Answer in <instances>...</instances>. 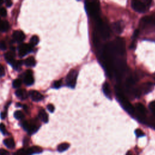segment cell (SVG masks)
<instances>
[{
    "label": "cell",
    "instance_id": "cell-1",
    "mask_svg": "<svg viewBox=\"0 0 155 155\" xmlns=\"http://www.w3.org/2000/svg\"><path fill=\"white\" fill-rule=\"evenodd\" d=\"M116 93L117 97H118L119 101L120 102L121 104L123 107V108L127 111L130 113H133L135 109L132 105L130 104V102L128 101L127 98L125 97L124 94L123 93L122 90L119 88H116Z\"/></svg>",
    "mask_w": 155,
    "mask_h": 155
},
{
    "label": "cell",
    "instance_id": "cell-2",
    "mask_svg": "<svg viewBox=\"0 0 155 155\" xmlns=\"http://www.w3.org/2000/svg\"><path fill=\"white\" fill-rule=\"evenodd\" d=\"M85 9L87 12L95 17L98 18V13L99 12V2L98 1H87L85 2Z\"/></svg>",
    "mask_w": 155,
    "mask_h": 155
},
{
    "label": "cell",
    "instance_id": "cell-3",
    "mask_svg": "<svg viewBox=\"0 0 155 155\" xmlns=\"http://www.w3.org/2000/svg\"><path fill=\"white\" fill-rule=\"evenodd\" d=\"M96 19L98 29L101 37L104 40L108 38L110 36V30L108 26L106 23H104L99 17L96 18Z\"/></svg>",
    "mask_w": 155,
    "mask_h": 155
},
{
    "label": "cell",
    "instance_id": "cell-4",
    "mask_svg": "<svg viewBox=\"0 0 155 155\" xmlns=\"http://www.w3.org/2000/svg\"><path fill=\"white\" fill-rule=\"evenodd\" d=\"M78 73L76 70H72L69 73L66 77V84L67 86L71 88H74L76 84Z\"/></svg>",
    "mask_w": 155,
    "mask_h": 155
},
{
    "label": "cell",
    "instance_id": "cell-5",
    "mask_svg": "<svg viewBox=\"0 0 155 155\" xmlns=\"http://www.w3.org/2000/svg\"><path fill=\"white\" fill-rule=\"evenodd\" d=\"M21 125L23 126V129L25 130H26L30 135L35 133L38 130V127L33 122H29L27 121H23L22 122Z\"/></svg>",
    "mask_w": 155,
    "mask_h": 155
},
{
    "label": "cell",
    "instance_id": "cell-6",
    "mask_svg": "<svg viewBox=\"0 0 155 155\" xmlns=\"http://www.w3.org/2000/svg\"><path fill=\"white\" fill-rule=\"evenodd\" d=\"M32 51V46L27 44H21L18 46V52L21 57H23Z\"/></svg>",
    "mask_w": 155,
    "mask_h": 155
},
{
    "label": "cell",
    "instance_id": "cell-7",
    "mask_svg": "<svg viewBox=\"0 0 155 155\" xmlns=\"http://www.w3.org/2000/svg\"><path fill=\"white\" fill-rule=\"evenodd\" d=\"M131 7L135 11L139 13H144L146 11V6L141 1H133Z\"/></svg>",
    "mask_w": 155,
    "mask_h": 155
},
{
    "label": "cell",
    "instance_id": "cell-8",
    "mask_svg": "<svg viewBox=\"0 0 155 155\" xmlns=\"http://www.w3.org/2000/svg\"><path fill=\"white\" fill-rule=\"evenodd\" d=\"M24 82L27 85H32L33 84L34 78L33 77V73L32 70H27L24 78Z\"/></svg>",
    "mask_w": 155,
    "mask_h": 155
},
{
    "label": "cell",
    "instance_id": "cell-9",
    "mask_svg": "<svg viewBox=\"0 0 155 155\" xmlns=\"http://www.w3.org/2000/svg\"><path fill=\"white\" fill-rule=\"evenodd\" d=\"M12 37L15 41L18 42H21L24 41L25 36L24 33L21 30H16L13 33Z\"/></svg>",
    "mask_w": 155,
    "mask_h": 155
},
{
    "label": "cell",
    "instance_id": "cell-10",
    "mask_svg": "<svg viewBox=\"0 0 155 155\" xmlns=\"http://www.w3.org/2000/svg\"><path fill=\"white\" fill-rule=\"evenodd\" d=\"M29 95L32 99L35 102H38L43 99V96L36 90H31L29 92Z\"/></svg>",
    "mask_w": 155,
    "mask_h": 155
},
{
    "label": "cell",
    "instance_id": "cell-11",
    "mask_svg": "<svg viewBox=\"0 0 155 155\" xmlns=\"http://www.w3.org/2000/svg\"><path fill=\"white\" fill-rule=\"evenodd\" d=\"M42 150L41 147L38 146H34L29 148L26 150L27 155H33L35 154H38L42 152Z\"/></svg>",
    "mask_w": 155,
    "mask_h": 155
},
{
    "label": "cell",
    "instance_id": "cell-12",
    "mask_svg": "<svg viewBox=\"0 0 155 155\" xmlns=\"http://www.w3.org/2000/svg\"><path fill=\"white\" fill-rule=\"evenodd\" d=\"M15 95L18 98L22 100L25 99L28 97V93L27 91L24 89H19L17 90L15 92Z\"/></svg>",
    "mask_w": 155,
    "mask_h": 155
},
{
    "label": "cell",
    "instance_id": "cell-13",
    "mask_svg": "<svg viewBox=\"0 0 155 155\" xmlns=\"http://www.w3.org/2000/svg\"><path fill=\"white\" fill-rule=\"evenodd\" d=\"M113 29L114 30L116 33L118 34H120L122 32V25L121 21H117L112 24Z\"/></svg>",
    "mask_w": 155,
    "mask_h": 155
},
{
    "label": "cell",
    "instance_id": "cell-14",
    "mask_svg": "<svg viewBox=\"0 0 155 155\" xmlns=\"http://www.w3.org/2000/svg\"><path fill=\"white\" fill-rule=\"evenodd\" d=\"M39 118H40V119L44 123L48 122V114H47V113H46V112L44 109L40 110V112H39Z\"/></svg>",
    "mask_w": 155,
    "mask_h": 155
},
{
    "label": "cell",
    "instance_id": "cell-15",
    "mask_svg": "<svg viewBox=\"0 0 155 155\" xmlns=\"http://www.w3.org/2000/svg\"><path fill=\"white\" fill-rule=\"evenodd\" d=\"M15 54L14 51L8 52L5 55V59L9 64H11L15 60Z\"/></svg>",
    "mask_w": 155,
    "mask_h": 155
},
{
    "label": "cell",
    "instance_id": "cell-16",
    "mask_svg": "<svg viewBox=\"0 0 155 155\" xmlns=\"http://www.w3.org/2000/svg\"><path fill=\"white\" fill-rule=\"evenodd\" d=\"M24 64L27 67H34L36 65V61L32 57H30L25 59L24 61Z\"/></svg>",
    "mask_w": 155,
    "mask_h": 155
},
{
    "label": "cell",
    "instance_id": "cell-17",
    "mask_svg": "<svg viewBox=\"0 0 155 155\" xmlns=\"http://www.w3.org/2000/svg\"><path fill=\"white\" fill-rule=\"evenodd\" d=\"M4 144L5 146L8 148H13L15 146L14 140L12 138H7L4 141Z\"/></svg>",
    "mask_w": 155,
    "mask_h": 155
},
{
    "label": "cell",
    "instance_id": "cell-18",
    "mask_svg": "<svg viewBox=\"0 0 155 155\" xmlns=\"http://www.w3.org/2000/svg\"><path fill=\"white\" fill-rule=\"evenodd\" d=\"M102 89H103L104 93L105 94V95H106V96H107L108 98H110L111 90H110V86L108 84V83L106 82L104 84Z\"/></svg>",
    "mask_w": 155,
    "mask_h": 155
},
{
    "label": "cell",
    "instance_id": "cell-19",
    "mask_svg": "<svg viewBox=\"0 0 155 155\" xmlns=\"http://www.w3.org/2000/svg\"><path fill=\"white\" fill-rule=\"evenodd\" d=\"M136 109L138 110V112L140 113H141L142 114H145L147 113V110H146V107L141 103L136 104Z\"/></svg>",
    "mask_w": 155,
    "mask_h": 155
},
{
    "label": "cell",
    "instance_id": "cell-20",
    "mask_svg": "<svg viewBox=\"0 0 155 155\" xmlns=\"http://www.w3.org/2000/svg\"><path fill=\"white\" fill-rule=\"evenodd\" d=\"M69 147H70V145L68 143H62L58 146V151L59 152H63L67 150Z\"/></svg>",
    "mask_w": 155,
    "mask_h": 155
},
{
    "label": "cell",
    "instance_id": "cell-21",
    "mask_svg": "<svg viewBox=\"0 0 155 155\" xmlns=\"http://www.w3.org/2000/svg\"><path fill=\"white\" fill-rule=\"evenodd\" d=\"M23 62L21 60H18V61L14 60L10 64L12 65V66L13 67V69L17 70L18 68H19L21 66L22 64H23Z\"/></svg>",
    "mask_w": 155,
    "mask_h": 155
},
{
    "label": "cell",
    "instance_id": "cell-22",
    "mask_svg": "<svg viewBox=\"0 0 155 155\" xmlns=\"http://www.w3.org/2000/svg\"><path fill=\"white\" fill-rule=\"evenodd\" d=\"M40 40H39V38L38 37V36L36 35H34L31 38L30 41V44L32 46H35L38 44Z\"/></svg>",
    "mask_w": 155,
    "mask_h": 155
},
{
    "label": "cell",
    "instance_id": "cell-23",
    "mask_svg": "<svg viewBox=\"0 0 155 155\" xmlns=\"http://www.w3.org/2000/svg\"><path fill=\"white\" fill-rule=\"evenodd\" d=\"M14 116L18 120H21V119H24V114L21 111L17 110L14 113Z\"/></svg>",
    "mask_w": 155,
    "mask_h": 155
},
{
    "label": "cell",
    "instance_id": "cell-24",
    "mask_svg": "<svg viewBox=\"0 0 155 155\" xmlns=\"http://www.w3.org/2000/svg\"><path fill=\"white\" fill-rule=\"evenodd\" d=\"M21 84H22L21 80L19 79H15V80L13 81L12 85H13V87L18 88L21 85Z\"/></svg>",
    "mask_w": 155,
    "mask_h": 155
},
{
    "label": "cell",
    "instance_id": "cell-25",
    "mask_svg": "<svg viewBox=\"0 0 155 155\" xmlns=\"http://www.w3.org/2000/svg\"><path fill=\"white\" fill-rule=\"evenodd\" d=\"M0 131L2 133L3 135H7V130H6V127H5V125L2 123L0 124Z\"/></svg>",
    "mask_w": 155,
    "mask_h": 155
},
{
    "label": "cell",
    "instance_id": "cell-26",
    "mask_svg": "<svg viewBox=\"0 0 155 155\" xmlns=\"http://www.w3.org/2000/svg\"><path fill=\"white\" fill-rule=\"evenodd\" d=\"M61 85L62 80L60 79V80L56 81L55 82L54 84H53V87H54V88H55V89H59V88L61 86Z\"/></svg>",
    "mask_w": 155,
    "mask_h": 155
},
{
    "label": "cell",
    "instance_id": "cell-27",
    "mask_svg": "<svg viewBox=\"0 0 155 155\" xmlns=\"http://www.w3.org/2000/svg\"><path fill=\"white\" fill-rule=\"evenodd\" d=\"M135 134H136V135L137 136V137L138 138L142 137V136H144L145 135L143 131L141 130H140V129H136V130H135Z\"/></svg>",
    "mask_w": 155,
    "mask_h": 155
},
{
    "label": "cell",
    "instance_id": "cell-28",
    "mask_svg": "<svg viewBox=\"0 0 155 155\" xmlns=\"http://www.w3.org/2000/svg\"><path fill=\"white\" fill-rule=\"evenodd\" d=\"M13 155H27L26 150L24 149H20L17 151Z\"/></svg>",
    "mask_w": 155,
    "mask_h": 155
},
{
    "label": "cell",
    "instance_id": "cell-29",
    "mask_svg": "<svg viewBox=\"0 0 155 155\" xmlns=\"http://www.w3.org/2000/svg\"><path fill=\"white\" fill-rule=\"evenodd\" d=\"M0 15L2 17H5L7 16V10L4 7H1L0 8Z\"/></svg>",
    "mask_w": 155,
    "mask_h": 155
},
{
    "label": "cell",
    "instance_id": "cell-30",
    "mask_svg": "<svg viewBox=\"0 0 155 155\" xmlns=\"http://www.w3.org/2000/svg\"><path fill=\"white\" fill-rule=\"evenodd\" d=\"M149 108L152 112V113L155 115V101L152 102L149 104Z\"/></svg>",
    "mask_w": 155,
    "mask_h": 155
},
{
    "label": "cell",
    "instance_id": "cell-31",
    "mask_svg": "<svg viewBox=\"0 0 155 155\" xmlns=\"http://www.w3.org/2000/svg\"><path fill=\"white\" fill-rule=\"evenodd\" d=\"M152 18L151 16H145L142 19V21L146 23H149L152 21Z\"/></svg>",
    "mask_w": 155,
    "mask_h": 155
},
{
    "label": "cell",
    "instance_id": "cell-32",
    "mask_svg": "<svg viewBox=\"0 0 155 155\" xmlns=\"http://www.w3.org/2000/svg\"><path fill=\"white\" fill-rule=\"evenodd\" d=\"M134 84V80L133 78H129L127 81V85L128 87H130V86L133 85Z\"/></svg>",
    "mask_w": 155,
    "mask_h": 155
},
{
    "label": "cell",
    "instance_id": "cell-33",
    "mask_svg": "<svg viewBox=\"0 0 155 155\" xmlns=\"http://www.w3.org/2000/svg\"><path fill=\"white\" fill-rule=\"evenodd\" d=\"M47 110H48L50 112H51V113H53L55 111V107L53 104H50L47 105Z\"/></svg>",
    "mask_w": 155,
    "mask_h": 155
},
{
    "label": "cell",
    "instance_id": "cell-34",
    "mask_svg": "<svg viewBox=\"0 0 155 155\" xmlns=\"http://www.w3.org/2000/svg\"><path fill=\"white\" fill-rule=\"evenodd\" d=\"M5 75V70L3 65L0 64V77H2Z\"/></svg>",
    "mask_w": 155,
    "mask_h": 155
},
{
    "label": "cell",
    "instance_id": "cell-35",
    "mask_svg": "<svg viewBox=\"0 0 155 155\" xmlns=\"http://www.w3.org/2000/svg\"><path fill=\"white\" fill-rule=\"evenodd\" d=\"M0 49L2 50H5L7 49V46H6V44L4 41H1L0 42Z\"/></svg>",
    "mask_w": 155,
    "mask_h": 155
},
{
    "label": "cell",
    "instance_id": "cell-36",
    "mask_svg": "<svg viewBox=\"0 0 155 155\" xmlns=\"http://www.w3.org/2000/svg\"><path fill=\"white\" fill-rule=\"evenodd\" d=\"M0 155H9V153L6 150L0 149Z\"/></svg>",
    "mask_w": 155,
    "mask_h": 155
},
{
    "label": "cell",
    "instance_id": "cell-37",
    "mask_svg": "<svg viewBox=\"0 0 155 155\" xmlns=\"http://www.w3.org/2000/svg\"><path fill=\"white\" fill-rule=\"evenodd\" d=\"M6 4L7 6V7H10L12 6V1H10V0H7V1H6Z\"/></svg>",
    "mask_w": 155,
    "mask_h": 155
},
{
    "label": "cell",
    "instance_id": "cell-38",
    "mask_svg": "<svg viewBox=\"0 0 155 155\" xmlns=\"http://www.w3.org/2000/svg\"><path fill=\"white\" fill-rule=\"evenodd\" d=\"M6 116H7V112H2V113H1V119H5V118H6Z\"/></svg>",
    "mask_w": 155,
    "mask_h": 155
},
{
    "label": "cell",
    "instance_id": "cell-39",
    "mask_svg": "<svg viewBox=\"0 0 155 155\" xmlns=\"http://www.w3.org/2000/svg\"><path fill=\"white\" fill-rule=\"evenodd\" d=\"M138 34H139V30H135V32H134L133 35H134V36H135V37H136V36H137L138 35Z\"/></svg>",
    "mask_w": 155,
    "mask_h": 155
},
{
    "label": "cell",
    "instance_id": "cell-40",
    "mask_svg": "<svg viewBox=\"0 0 155 155\" xmlns=\"http://www.w3.org/2000/svg\"><path fill=\"white\" fill-rule=\"evenodd\" d=\"M16 106L18 107H21V104H19V103H17L16 104Z\"/></svg>",
    "mask_w": 155,
    "mask_h": 155
},
{
    "label": "cell",
    "instance_id": "cell-41",
    "mask_svg": "<svg viewBox=\"0 0 155 155\" xmlns=\"http://www.w3.org/2000/svg\"><path fill=\"white\" fill-rule=\"evenodd\" d=\"M126 155H133L131 154V153H130V152H128V153H127Z\"/></svg>",
    "mask_w": 155,
    "mask_h": 155
},
{
    "label": "cell",
    "instance_id": "cell-42",
    "mask_svg": "<svg viewBox=\"0 0 155 155\" xmlns=\"http://www.w3.org/2000/svg\"></svg>",
    "mask_w": 155,
    "mask_h": 155
}]
</instances>
